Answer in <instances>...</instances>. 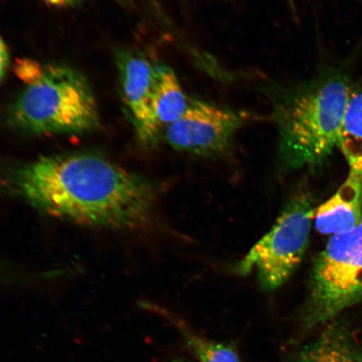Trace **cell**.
<instances>
[{"instance_id":"obj_14","label":"cell","mask_w":362,"mask_h":362,"mask_svg":"<svg viewBox=\"0 0 362 362\" xmlns=\"http://www.w3.org/2000/svg\"><path fill=\"white\" fill-rule=\"evenodd\" d=\"M43 1L54 6L65 7L74 6V4L83 1V0H43ZM117 1L121 4H129L132 0H117Z\"/></svg>"},{"instance_id":"obj_5","label":"cell","mask_w":362,"mask_h":362,"mask_svg":"<svg viewBox=\"0 0 362 362\" xmlns=\"http://www.w3.org/2000/svg\"><path fill=\"white\" fill-rule=\"evenodd\" d=\"M315 214L309 197H294L269 232L239 262L237 273L246 275L255 270L267 291L281 287L305 256Z\"/></svg>"},{"instance_id":"obj_12","label":"cell","mask_w":362,"mask_h":362,"mask_svg":"<svg viewBox=\"0 0 362 362\" xmlns=\"http://www.w3.org/2000/svg\"><path fill=\"white\" fill-rule=\"evenodd\" d=\"M338 147L351 170L362 176V86L352 90L339 132Z\"/></svg>"},{"instance_id":"obj_8","label":"cell","mask_w":362,"mask_h":362,"mask_svg":"<svg viewBox=\"0 0 362 362\" xmlns=\"http://www.w3.org/2000/svg\"><path fill=\"white\" fill-rule=\"evenodd\" d=\"M315 228L321 234L350 232L362 223V176L350 170L347 179L330 197L315 209Z\"/></svg>"},{"instance_id":"obj_9","label":"cell","mask_w":362,"mask_h":362,"mask_svg":"<svg viewBox=\"0 0 362 362\" xmlns=\"http://www.w3.org/2000/svg\"><path fill=\"white\" fill-rule=\"evenodd\" d=\"M291 362H362V347L349 329L334 325Z\"/></svg>"},{"instance_id":"obj_13","label":"cell","mask_w":362,"mask_h":362,"mask_svg":"<svg viewBox=\"0 0 362 362\" xmlns=\"http://www.w3.org/2000/svg\"><path fill=\"white\" fill-rule=\"evenodd\" d=\"M8 64H10V55L6 42L0 35V83L6 75Z\"/></svg>"},{"instance_id":"obj_4","label":"cell","mask_w":362,"mask_h":362,"mask_svg":"<svg viewBox=\"0 0 362 362\" xmlns=\"http://www.w3.org/2000/svg\"><path fill=\"white\" fill-rule=\"evenodd\" d=\"M362 302V223L333 235L312 268L303 327L324 325Z\"/></svg>"},{"instance_id":"obj_6","label":"cell","mask_w":362,"mask_h":362,"mask_svg":"<svg viewBox=\"0 0 362 362\" xmlns=\"http://www.w3.org/2000/svg\"><path fill=\"white\" fill-rule=\"evenodd\" d=\"M253 120L250 112L191 99L184 115L167 127L164 138L176 151L214 157L228 152L239 130Z\"/></svg>"},{"instance_id":"obj_1","label":"cell","mask_w":362,"mask_h":362,"mask_svg":"<svg viewBox=\"0 0 362 362\" xmlns=\"http://www.w3.org/2000/svg\"><path fill=\"white\" fill-rule=\"evenodd\" d=\"M0 188L45 214L115 230L147 226L156 198L149 181L89 152L0 163Z\"/></svg>"},{"instance_id":"obj_11","label":"cell","mask_w":362,"mask_h":362,"mask_svg":"<svg viewBox=\"0 0 362 362\" xmlns=\"http://www.w3.org/2000/svg\"><path fill=\"white\" fill-rule=\"evenodd\" d=\"M162 315L173 325L185 346L199 362H243L233 344L216 341L202 336L170 312H163Z\"/></svg>"},{"instance_id":"obj_10","label":"cell","mask_w":362,"mask_h":362,"mask_svg":"<svg viewBox=\"0 0 362 362\" xmlns=\"http://www.w3.org/2000/svg\"><path fill=\"white\" fill-rule=\"evenodd\" d=\"M189 101L175 71L166 66H158L153 112L163 134L167 127L184 115Z\"/></svg>"},{"instance_id":"obj_3","label":"cell","mask_w":362,"mask_h":362,"mask_svg":"<svg viewBox=\"0 0 362 362\" xmlns=\"http://www.w3.org/2000/svg\"><path fill=\"white\" fill-rule=\"evenodd\" d=\"M24 83L11 108V123L33 134H70L99 128L100 119L92 88L79 71L30 60L16 63Z\"/></svg>"},{"instance_id":"obj_2","label":"cell","mask_w":362,"mask_h":362,"mask_svg":"<svg viewBox=\"0 0 362 362\" xmlns=\"http://www.w3.org/2000/svg\"><path fill=\"white\" fill-rule=\"evenodd\" d=\"M271 89L280 165L291 170L321 164L338 147L352 93L349 81L327 72L293 87Z\"/></svg>"},{"instance_id":"obj_7","label":"cell","mask_w":362,"mask_h":362,"mask_svg":"<svg viewBox=\"0 0 362 362\" xmlns=\"http://www.w3.org/2000/svg\"><path fill=\"white\" fill-rule=\"evenodd\" d=\"M117 66L122 100L135 133L143 144L153 146L163 134L153 112L158 66L141 54L131 51L117 53Z\"/></svg>"}]
</instances>
